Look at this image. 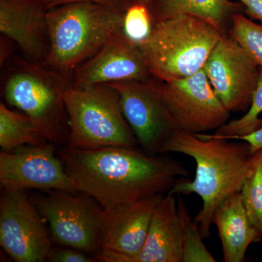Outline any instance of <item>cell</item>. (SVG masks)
<instances>
[{
	"instance_id": "obj_14",
	"label": "cell",
	"mask_w": 262,
	"mask_h": 262,
	"mask_svg": "<svg viewBox=\"0 0 262 262\" xmlns=\"http://www.w3.org/2000/svg\"><path fill=\"white\" fill-rule=\"evenodd\" d=\"M139 43L119 31L74 73L72 86L151 80Z\"/></svg>"
},
{
	"instance_id": "obj_11",
	"label": "cell",
	"mask_w": 262,
	"mask_h": 262,
	"mask_svg": "<svg viewBox=\"0 0 262 262\" xmlns=\"http://www.w3.org/2000/svg\"><path fill=\"white\" fill-rule=\"evenodd\" d=\"M54 144L19 146L0 153V184L4 190L28 189L79 192L60 158Z\"/></svg>"
},
{
	"instance_id": "obj_26",
	"label": "cell",
	"mask_w": 262,
	"mask_h": 262,
	"mask_svg": "<svg viewBox=\"0 0 262 262\" xmlns=\"http://www.w3.org/2000/svg\"><path fill=\"white\" fill-rule=\"evenodd\" d=\"M48 10L60 5L77 3H94L107 5L119 9L126 10L130 5V0H40Z\"/></svg>"
},
{
	"instance_id": "obj_23",
	"label": "cell",
	"mask_w": 262,
	"mask_h": 262,
	"mask_svg": "<svg viewBox=\"0 0 262 262\" xmlns=\"http://www.w3.org/2000/svg\"><path fill=\"white\" fill-rule=\"evenodd\" d=\"M228 34L262 67V24L253 22L241 13L233 15Z\"/></svg>"
},
{
	"instance_id": "obj_29",
	"label": "cell",
	"mask_w": 262,
	"mask_h": 262,
	"mask_svg": "<svg viewBox=\"0 0 262 262\" xmlns=\"http://www.w3.org/2000/svg\"><path fill=\"white\" fill-rule=\"evenodd\" d=\"M155 1V0H130V5L134 4V3H139V4L146 5L151 10Z\"/></svg>"
},
{
	"instance_id": "obj_2",
	"label": "cell",
	"mask_w": 262,
	"mask_h": 262,
	"mask_svg": "<svg viewBox=\"0 0 262 262\" xmlns=\"http://www.w3.org/2000/svg\"><path fill=\"white\" fill-rule=\"evenodd\" d=\"M167 153L187 155L196 163L194 179H180L169 192L182 195L195 193L201 196L203 206L194 221L203 238H208L217 207L241 192L251 173L253 158L250 145L243 140L175 129L160 148L159 154Z\"/></svg>"
},
{
	"instance_id": "obj_12",
	"label": "cell",
	"mask_w": 262,
	"mask_h": 262,
	"mask_svg": "<svg viewBox=\"0 0 262 262\" xmlns=\"http://www.w3.org/2000/svg\"><path fill=\"white\" fill-rule=\"evenodd\" d=\"M165 194L103 210L96 261L133 262L144 247L153 213Z\"/></svg>"
},
{
	"instance_id": "obj_4",
	"label": "cell",
	"mask_w": 262,
	"mask_h": 262,
	"mask_svg": "<svg viewBox=\"0 0 262 262\" xmlns=\"http://www.w3.org/2000/svg\"><path fill=\"white\" fill-rule=\"evenodd\" d=\"M224 35L203 19L179 15L153 24L149 35L139 46L152 77L168 82L203 70Z\"/></svg>"
},
{
	"instance_id": "obj_28",
	"label": "cell",
	"mask_w": 262,
	"mask_h": 262,
	"mask_svg": "<svg viewBox=\"0 0 262 262\" xmlns=\"http://www.w3.org/2000/svg\"><path fill=\"white\" fill-rule=\"evenodd\" d=\"M234 139L237 140H243L248 143L251 148V152H256L258 150L262 149V127L258 129L257 130L248 134V135L239 136Z\"/></svg>"
},
{
	"instance_id": "obj_18",
	"label": "cell",
	"mask_w": 262,
	"mask_h": 262,
	"mask_svg": "<svg viewBox=\"0 0 262 262\" xmlns=\"http://www.w3.org/2000/svg\"><path fill=\"white\" fill-rule=\"evenodd\" d=\"M244 12L241 3L231 0H155L151 8L153 22L179 15H190L212 24L224 34H228L232 18Z\"/></svg>"
},
{
	"instance_id": "obj_9",
	"label": "cell",
	"mask_w": 262,
	"mask_h": 262,
	"mask_svg": "<svg viewBox=\"0 0 262 262\" xmlns=\"http://www.w3.org/2000/svg\"><path fill=\"white\" fill-rule=\"evenodd\" d=\"M0 201V245L18 262L47 261L52 250L46 221L24 191L4 190Z\"/></svg>"
},
{
	"instance_id": "obj_20",
	"label": "cell",
	"mask_w": 262,
	"mask_h": 262,
	"mask_svg": "<svg viewBox=\"0 0 262 262\" xmlns=\"http://www.w3.org/2000/svg\"><path fill=\"white\" fill-rule=\"evenodd\" d=\"M177 210L182 234V262H215L206 245L199 225L193 220L182 194H177Z\"/></svg>"
},
{
	"instance_id": "obj_19",
	"label": "cell",
	"mask_w": 262,
	"mask_h": 262,
	"mask_svg": "<svg viewBox=\"0 0 262 262\" xmlns=\"http://www.w3.org/2000/svg\"><path fill=\"white\" fill-rule=\"evenodd\" d=\"M50 142L45 133L32 119L0 103V146L11 152L24 145L41 146Z\"/></svg>"
},
{
	"instance_id": "obj_13",
	"label": "cell",
	"mask_w": 262,
	"mask_h": 262,
	"mask_svg": "<svg viewBox=\"0 0 262 262\" xmlns=\"http://www.w3.org/2000/svg\"><path fill=\"white\" fill-rule=\"evenodd\" d=\"M108 84L118 91L122 113L138 144L148 154H159L165 141L177 128L160 94L158 83L150 80Z\"/></svg>"
},
{
	"instance_id": "obj_5",
	"label": "cell",
	"mask_w": 262,
	"mask_h": 262,
	"mask_svg": "<svg viewBox=\"0 0 262 262\" xmlns=\"http://www.w3.org/2000/svg\"><path fill=\"white\" fill-rule=\"evenodd\" d=\"M72 83V77L46 63L18 58L7 71L3 94L8 104L32 119L50 142L62 144L70 135L63 94Z\"/></svg>"
},
{
	"instance_id": "obj_7",
	"label": "cell",
	"mask_w": 262,
	"mask_h": 262,
	"mask_svg": "<svg viewBox=\"0 0 262 262\" xmlns=\"http://www.w3.org/2000/svg\"><path fill=\"white\" fill-rule=\"evenodd\" d=\"M52 190L32 201L49 225L52 238L66 247L84 253L101 249L100 227L103 209L91 196L81 192Z\"/></svg>"
},
{
	"instance_id": "obj_16",
	"label": "cell",
	"mask_w": 262,
	"mask_h": 262,
	"mask_svg": "<svg viewBox=\"0 0 262 262\" xmlns=\"http://www.w3.org/2000/svg\"><path fill=\"white\" fill-rule=\"evenodd\" d=\"M176 194L168 192L155 208L145 244L133 262H182V234Z\"/></svg>"
},
{
	"instance_id": "obj_27",
	"label": "cell",
	"mask_w": 262,
	"mask_h": 262,
	"mask_svg": "<svg viewBox=\"0 0 262 262\" xmlns=\"http://www.w3.org/2000/svg\"><path fill=\"white\" fill-rule=\"evenodd\" d=\"M244 8V13L251 18L262 22V0H238Z\"/></svg>"
},
{
	"instance_id": "obj_1",
	"label": "cell",
	"mask_w": 262,
	"mask_h": 262,
	"mask_svg": "<svg viewBox=\"0 0 262 262\" xmlns=\"http://www.w3.org/2000/svg\"><path fill=\"white\" fill-rule=\"evenodd\" d=\"M59 158L79 192L103 210L156 194H167L189 172L178 160L136 148L60 150Z\"/></svg>"
},
{
	"instance_id": "obj_15",
	"label": "cell",
	"mask_w": 262,
	"mask_h": 262,
	"mask_svg": "<svg viewBox=\"0 0 262 262\" xmlns=\"http://www.w3.org/2000/svg\"><path fill=\"white\" fill-rule=\"evenodd\" d=\"M48 10L40 0H0V32L32 63L47 61Z\"/></svg>"
},
{
	"instance_id": "obj_6",
	"label": "cell",
	"mask_w": 262,
	"mask_h": 262,
	"mask_svg": "<svg viewBox=\"0 0 262 262\" xmlns=\"http://www.w3.org/2000/svg\"><path fill=\"white\" fill-rule=\"evenodd\" d=\"M63 101L70 127L68 147H136L137 139L122 113L118 91L111 84L70 86Z\"/></svg>"
},
{
	"instance_id": "obj_22",
	"label": "cell",
	"mask_w": 262,
	"mask_h": 262,
	"mask_svg": "<svg viewBox=\"0 0 262 262\" xmlns=\"http://www.w3.org/2000/svg\"><path fill=\"white\" fill-rule=\"evenodd\" d=\"M262 67H260L259 79L253 94L251 106L247 113L237 120L227 122L215 130V134L225 139H234L248 135L262 127Z\"/></svg>"
},
{
	"instance_id": "obj_3",
	"label": "cell",
	"mask_w": 262,
	"mask_h": 262,
	"mask_svg": "<svg viewBox=\"0 0 262 262\" xmlns=\"http://www.w3.org/2000/svg\"><path fill=\"white\" fill-rule=\"evenodd\" d=\"M125 11L94 3H71L48 10L46 64L73 77L81 64L122 30Z\"/></svg>"
},
{
	"instance_id": "obj_8",
	"label": "cell",
	"mask_w": 262,
	"mask_h": 262,
	"mask_svg": "<svg viewBox=\"0 0 262 262\" xmlns=\"http://www.w3.org/2000/svg\"><path fill=\"white\" fill-rule=\"evenodd\" d=\"M158 88L177 129L206 134L227 123L230 112L216 96L204 70Z\"/></svg>"
},
{
	"instance_id": "obj_21",
	"label": "cell",
	"mask_w": 262,
	"mask_h": 262,
	"mask_svg": "<svg viewBox=\"0 0 262 262\" xmlns=\"http://www.w3.org/2000/svg\"><path fill=\"white\" fill-rule=\"evenodd\" d=\"M251 173L245 182L241 194L245 208L262 242V149L253 154Z\"/></svg>"
},
{
	"instance_id": "obj_17",
	"label": "cell",
	"mask_w": 262,
	"mask_h": 262,
	"mask_svg": "<svg viewBox=\"0 0 262 262\" xmlns=\"http://www.w3.org/2000/svg\"><path fill=\"white\" fill-rule=\"evenodd\" d=\"M213 224L218 229L225 262L244 261L250 245L258 243L257 232L248 216L241 192L219 205Z\"/></svg>"
},
{
	"instance_id": "obj_24",
	"label": "cell",
	"mask_w": 262,
	"mask_h": 262,
	"mask_svg": "<svg viewBox=\"0 0 262 262\" xmlns=\"http://www.w3.org/2000/svg\"><path fill=\"white\" fill-rule=\"evenodd\" d=\"M153 24L150 8L144 5L134 3L125 10L122 30L130 39L139 43L147 37Z\"/></svg>"
},
{
	"instance_id": "obj_25",
	"label": "cell",
	"mask_w": 262,
	"mask_h": 262,
	"mask_svg": "<svg viewBox=\"0 0 262 262\" xmlns=\"http://www.w3.org/2000/svg\"><path fill=\"white\" fill-rule=\"evenodd\" d=\"M48 261L51 262H93L96 258L89 257L83 251L75 248H58L53 249L48 256Z\"/></svg>"
},
{
	"instance_id": "obj_10",
	"label": "cell",
	"mask_w": 262,
	"mask_h": 262,
	"mask_svg": "<svg viewBox=\"0 0 262 262\" xmlns=\"http://www.w3.org/2000/svg\"><path fill=\"white\" fill-rule=\"evenodd\" d=\"M203 70L228 111L249 108L257 87L260 67L233 38L229 34L221 38Z\"/></svg>"
}]
</instances>
